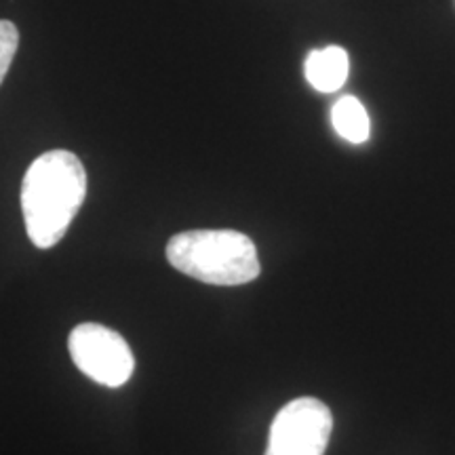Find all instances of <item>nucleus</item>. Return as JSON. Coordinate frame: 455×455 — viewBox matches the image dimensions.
I'll return each mask as SVG.
<instances>
[{
	"label": "nucleus",
	"mask_w": 455,
	"mask_h": 455,
	"mask_svg": "<svg viewBox=\"0 0 455 455\" xmlns=\"http://www.w3.org/2000/svg\"><path fill=\"white\" fill-rule=\"evenodd\" d=\"M87 196V171L68 150H49L26 171L21 212L30 241L38 249L55 247L66 236Z\"/></svg>",
	"instance_id": "f257e3e1"
},
{
	"label": "nucleus",
	"mask_w": 455,
	"mask_h": 455,
	"mask_svg": "<svg viewBox=\"0 0 455 455\" xmlns=\"http://www.w3.org/2000/svg\"><path fill=\"white\" fill-rule=\"evenodd\" d=\"M331 430V409L315 396H299L276 413L266 455H325Z\"/></svg>",
	"instance_id": "20e7f679"
},
{
	"label": "nucleus",
	"mask_w": 455,
	"mask_h": 455,
	"mask_svg": "<svg viewBox=\"0 0 455 455\" xmlns=\"http://www.w3.org/2000/svg\"><path fill=\"white\" fill-rule=\"evenodd\" d=\"M304 74L316 91L335 93L348 81L350 57L341 47L315 49L306 57Z\"/></svg>",
	"instance_id": "39448f33"
},
{
	"label": "nucleus",
	"mask_w": 455,
	"mask_h": 455,
	"mask_svg": "<svg viewBox=\"0 0 455 455\" xmlns=\"http://www.w3.org/2000/svg\"><path fill=\"white\" fill-rule=\"evenodd\" d=\"M70 356L87 378L108 388L127 384L133 375L135 358L121 333L98 323L74 327L68 339Z\"/></svg>",
	"instance_id": "7ed1b4c3"
},
{
	"label": "nucleus",
	"mask_w": 455,
	"mask_h": 455,
	"mask_svg": "<svg viewBox=\"0 0 455 455\" xmlns=\"http://www.w3.org/2000/svg\"><path fill=\"white\" fill-rule=\"evenodd\" d=\"M17 44H20V32H17L15 24L0 20V83L4 81L11 64H13Z\"/></svg>",
	"instance_id": "0eeeda50"
},
{
	"label": "nucleus",
	"mask_w": 455,
	"mask_h": 455,
	"mask_svg": "<svg viewBox=\"0 0 455 455\" xmlns=\"http://www.w3.org/2000/svg\"><path fill=\"white\" fill-rule=\"evenodd\" d=\"M167 259L181 275L218 287H236L259 276L258 249L236 230H188L167 244Z\"/></svg>",
	"instance_id": "f03ea898"
},
{
	"label": "nucleus",
	"mask_w": 455,
	"mask_h": 455,
	"mask_svg": "<svg viewBox=\"0 0 455 455\" xmlns=\"http://www.w3.org/2000/svg\"><path fill=\"white\" fill-rule=\"evenodd\" d=\"M331 123L339 138L350 144H365L369 140V131H371L369 114L365 106L352 95L335 101L331 108Z\"/></svg>",
	"instance_id": "423d86ee"
}]
</instances>
